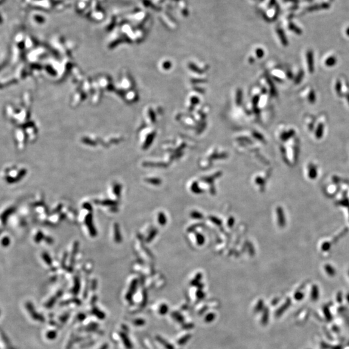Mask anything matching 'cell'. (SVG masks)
<instances>
[{"instance_id": "1", "label": "cell", "mask_w": 349, "mask_h": 349, "mask_svg": "<svg viewBox=\"0 0 349 349\" xmlns=\"http://www.w3.org/2000/svg\"><path fill=\"white\" fill-rule=\"evenodd\" d=\"M85 223L86 224V226H87V228L89 230V233H90V235L92 236V237H95V236H96V234H97L96 230V228H95V227L94 226L93 221V215H92L91 213H89V214L85 217Z\"/></svg>"}, {"instance_id": "2", "label": "cell", "mask_w": 349, "mask_h": 349, "mask_svg": "<svg viewBox=\"0 0 349 349\" xmlns=\"http://www.w3.org/2000/svg\"><path fill=\"white\" fill-rule=\"evenodd\" d=\"M307 63H308V68L309 72L311 73H314V54L312 51H308L307 54Z\"/></svg>"}, {"instance_id": "3", "label": "cell", "mask_w": 349, "mask_h": 349, "mask_svg": "<svg viewBox=\"0 0 349 349\" xmlns=\"http://www.w3.org/2000/svg\"><path fill=\"white\" fill-rule=\"evenodd\" d=\"M114 241L117 243H121V241L122 240V236H121L120 233L119 225L117 223H115L114 225Z\"/></svg>"}, {"instance_id": "4", "label": "cell", "mask_w": 349, "mask_h": 349, "mask_svg": "<svg viewBox=\"0 0 349 349\" xmlns=\"http://www.w3.org/2000/svg\"><path fill=\"white\" fill-rule=\"evenodd\" d=\"M311 299L313 301H317L319 298V288L317 285H313L312 287V290H311Z\"/></svg>"}, {"instance_id": "5", "label": "cell", "mask_w": 349, "mask_h": 349, "mask_svg": "<svg viewBox=\"0 0 349 349\" xmlns=\"http://www.w3.org/2000/svg\"><path fill=\"white\" fill-rule=\"evenodd\" d=\"M96 203H99L100 205L106 206H114L117 205L118 203L117 201H112V200H103L102 201H95Z\"/></svg>"}, {"instance_id": "6", "label": "cell", "mask_w": 349, "mask_h": 349, "mask_svg": "<svg viewBox=\"0 0 349 349\" xmlns=\"http://www.w3.org/2000/svg\"><path fill=\"white\" fill-rule=\"evenodd\" d=\"M317 175H318V173H317L316 168L314 165H310L309 166V169H308V177L311 179H315Z\"/></svg>"}, {"instance_id": "7", "label": "cell", "mask_w": 349, "mask_h": 349, "mask_svg": "<svg viewBox=\"0 0 349 349\" xmlns=\"http://www.w3.org/2000/svg\"><path fill=\"white\" fill-rule=\"evenodd\" d=\"M325 269L326 272L327 273V274L329 275L330 276L332 277L336 275V270L334 269V268L331 265L326 264L325 266Z\"/></svg>"}, {"instance_id": "8", "label": "cell", "mask_w": 349, "mask_h": 349, "mask_svg": "<svg viewBox=\"0 0 349 349\" xmlns=\"http://www.w3.org/2000/svg\"><path fill=\"white\" fill-rule=\"evenodd\" d=\"M323 131H324V126L322 124H319L318 128L316 129V138H321L323 136Z\"/></svg>"}, {"instance_id": "9", "label": "cell", "mask_w": 349, "mask_h": 349, "mask_svg": "<svg viewBox=\"0 0 349 349\" xmlns=\"http://www.w3.org/2000/svg\"><path fill=\"white\" fill-rule=\"evenodd\" d=\"M121 191H122V187L120 184H115L113 186V192L115 196L119 198L121 195Z\"/></svg>"}, {"instance_id": "10", "label": "cell", "mask_w": 349, "mask_h": 349, "mask_svg": "<svg viewBox=\"0 0 349 349\" xmlns=\"http://www.w3.org/2000/svg\"><path fill=\"white\" fill-rule=\"evenodd\" d=\"M336 62H337V60L336 58L334 56H332V57L328 58L326 60L325 64H326V65L328 66V67H332V66H334L336 64Z\"/></svg>"}, {"instance_id": "11", "label": "cell", "mask_w": 349, "mask_h": 349, "mask_svg": "<svg viewBox=\"0 0 349 349\" xmlns=\"http://www.w3.org/2000/svg\"><path fill=\"white\" fill-rule=\"evenodd\" d=\"M78 242H75L74 244V246H73V252H72V255H71V262H74V257L78 252Z\"/></svg>"}, {"instance_id": "12", "label": "cell", "mask_w": 349, "mask_h": 349, "mask_svg": "<svg viewBox=\"0 0 349 349\" xmlns=\"http://www.w3.org/2000/svg\"><path fill=\"white\" fill-rule=\"evenodd\" d=\"M323 311H324V314H325V316L326 319H327L328 321H331L332 320V315L330 314V312L329 310V308H328V307H325L323 308Z\"/></svg>"}, {"instance_id": "13", "label": "cell", "mask_w": 349, "mask_h": 349, "mask_svg": "<svg viewBox=\"0 0 349 349\" xmlns=\"http://www.w3.org/2000/svg\"><path fill=\"white\" fill-rule=\"evenodd\" d=\"M293 135H294V131L293 130H290V131H288L287 133H284L283 135H282L281 138L284 140H286L288 139V138H290L291 137H292Z\"/></svg>"}, {"instance_id": "14", "label": "cell", "mask_w": 349, "mask_h": 349, "mask_svg": "<svg viewBox=\"0 0 349 349\" xmlns=\"http://www.w3.org/2000/svg\"><path fill=\"white\" fill-rule=\"evenodd\" d=\"M331 247V244L329 242H325V243L322 244L321 246V249L323 251V252H327L330 250Z\"/></svg>"}, {"instance_id": "15", "label": "cell", "mask_w": 349, "mask_h": 349, "mask_svg": "<svg viewBox=\"0 0 349 349\" xmlns=\"http://www.w3.org/2000/svg\"><path fill=\"white\" fill-rule=\"evenodd\" d=\"M347 232H348V229H347V228H346V229H345V230H343V232H341V233H340V234H339V235H338V236H337V237H335V238H334V240H333V241H333V243H336V242H337V241H338V240H339V239H340V238H341V237H343V235H345V234H346V233H347Z\"/></svg>"}, {"instance_id": "16", "label": "cell", "mask_w": 349, "mask_h": 349, "mask_svg": "<svg viewBox=\"0 0 349 349\" xmlns=\"http://www.w3.org/2000/svg\"><path fill=\"white\" fill-rule=\"evenodd\" d=\"M308 100L310 103H314L316 101V94L314 91H311L310 93L308 95Z\"/></svg>"}, {"instance_id": "17", "label": "cell", "mask_w": 349, "mask_h": 349, "mask_svg": "<svg viewBox=\"0 0 349 349\" xmlns=\"http://www.w3.org/2000/svg\"><path fill=\"white\" fill-rule=\"evenodd\" d=\"M337 204H338V205L342 206H349V201L347 199V198H345V199H343L341 201H340L339 202H337Z\"/></svg>"}, {"instance_id": "18", "label": "cell", "mask_w": 349, "mask_h": 349, "mask_svg": "<svg viewBox=\"0 0 349 349\" xmlns=\"http://www.w3.org/2000/svg\"><path fill=\"white\" fill-rule=\"evenodd\" d=\"M303 76H304V72L301 71L299 72L298 75L296 77V80H295L296 83H299L300 82H301V80L303 79Z\"/></svg>"}, {"instance_id": "19", "label": "cell", "mask_w": 349, "mask_h": 349, "mask_svg": "<svg viewBox=\"0 0 349 349\" xmlns=\"http://www.w3.org/2000/svg\"><path fill=\"white\" fill-rule=\"evenodd\" d=\"M303 297H304L303 293H302L301 292H296V293L295 294V299L296 300H298V301H300V300L303 299Z\"/></svg>"}, {"instance_id": "20", "label": "cell", "mask_w": 349, "mask_h": 349, "mask_svg": "<svg viewBox=\"0 0 349 349\" xmlns=\"http://www.w3.org/2000/svg\"><path fill=\"white\" fill-rule=\"evenodd\" d=\"M336 90L337 93L338 94H341V82L339 81H337L336 85Z\"/></svg>"}, {"instance_id": "21", "label": "cell", "mask_w": 349, "mask_h": 349, "mask_svg": "<svg viewBox=\"0 0 349 349\" xmlns=\"http://www.w3.org/2000/svg\"><path fill=\"white\" fill-rule=\"evenodd\" d=\"M44 259H45V261H46L45 262H47V263L48 264H51V263H52V260H51V259L50 257L49 256V255L47 254V253H44Z\"/></svg>"}, {"instance_id": "22", "label": "cell", "mask_w": 349, "mask_h": 349, "mask_svg": "<svg viewBox=\"0 0 349 349\" xmlns=\"http://www.w3.org/2000/svg\"><path fill=\"white\" fill-rule=\"evenodd\" d=\"M342 297H343V294L341 293V292H339L337 294V297H336V300L338 303H341L342 302Z\"/></svg>"}, {"instance_id": "23", "label": "cell", "mask_w": 349, "mask_h": 349, "mask_svg": "<svg viewBox=\"0 0 349 349\" xmlns=\"http://www.w3.org/2000/svg\"><path fill=\"white\" fill-rule=\"evenodd\" d=\"M83 207H84V208L87 209L89 211H92V206H91V204H89L88 203H85L83 204Z\"/></svg>"}, {"instance_id": "24", "label": "cell", "mask_w": 349, "mask_h": 349, "mask_svg": "<svg viewBox=\"0 0 349 349\" xmlns=\"http://www.w3.org/2000/svg\"><path fill=\"white\" fill-rule=\"evenodd\" d=\"M162 216H163V215H162V214H160V215H159L160 223H162H162H164V220H165V219H164V217L162 218Z\"/></svg>"}, {"instance_id": "25", "label": "cell", "mask_w": 349, "mask_h": 349, "mask_svg": "<svg viewBox=\"0 0 349 349\" xmlns=\"http://www.w3.org/2000/svg\"><path fill=\"white\" fill-rule=\"evenodd\" d=\"M346 299H347V302L348 303V304H349V293H348L347 296H346Z\"/></svg>"}, {"instance_id": "26", "label": "cell", "mask_w": 349, "mask_h": 349, "mask_svg": "<svg viewBox=\"0 0 349 349\" xmlns=\"http://www.w3.org/2000/svg\"><path fill=\"white\" fill-rule=\"evenodd\" d=\"M346 97H347V101H348V103H349V94H347V96H346Z\"/></svg>"}, {"instance_id": "27", "label": "cell", "mask_w": 349, "mask_h": 349, "mask_svg": "<svg viewBox=\"0 0 349 349\" xmlns=\"http://www.w3.org/2000/svg\"><path fill=\"white\" fill-rule=\"evenodd\" d=\"M348 275H349V271H348Z\"/></svg>"}]
</instances>
